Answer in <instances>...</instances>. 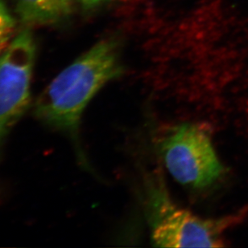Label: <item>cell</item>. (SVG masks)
Returning <instances> with one entry per match:
<instances>
[{"instance_id": "1", "label": "cell", "mask_w": 248, "mask_h": 248, "mask_svg": "<svg viewBox=\"0 0 248 248\" xmlns=\"http://www.w3.org/2000/svg\"><path fill=\"white\" fill-rule=\"evenodd\" d=\"M122 73L120 44L113 38L102 40L54 78L35 101V116L78 145L85 108L103 86Z\"/></svg>"}, {"instance_id": "2", "label": "cell", "mask_w": 248, "mask_h": 248, "mask_svg": "<svg viewBox=\"0 0 248 248\" xmlns=\"http://www.w3.org/2000/svg\"><path fill=\"white\" fill-rule=\"evenodd\" d=\"M143 203L155 246L219 248L223 233L234 218H205L174 202L158 174L145 176Z\"/></svg>"}, {"instance_id": "3", "label": "cell", "mask_w": 248, "mask_h": 248, "mask_svg": "<svg viewBox=\"0 0 248 248\" xmlns=\"http://www.w3.org/2000/svg\"><path fill=\"white\" fill-rule=\"evenodd\" d=\"M155 144L164 166L178 183L191 190H206L214 185L224 168L203 127L180 123L164 127Z\"/></svg>"}, {"instance_id": "4", "label": "cell", "mask_w": 248, "mask_h": 248, "mask_svg": "<svg viewBox=\"0 0 248 248\" xmlns=\"http://www.w3.org/2000/svg\"><path fill=\"white\" fill-rule=\"evenodd\" d=\"M35 45L28 28L20 31L0 56V151L30 102Z\"/></svg>"}, {"instance_id": "5", "label": "cell", "mask_w": 248, "mask_h": 248, "mask_svg": "<svg viewBox=\"0 0 248 248\" xmlns=\"http://www.w3.org/2000/svg\"><path fill=\"white\" fill-rule=\"evenodd\" d=\"M19 17L28 25L54 24L68 16L72 0H16Z\"/></svg>"}, {"instance_id": "6", "label": "cell", "mask_w": 248, "mask_h": 248, "mask_svg": "<svg viewBox=\"0 0 248 248\" xmlns=\"http://www.w3.org/2000/svg\"><path fill=\"white\" fill-rule=\"evenodd\" d=\"M15 21L4 3L0 0V56L14 39Z\"/></svg>"}, {"instance_id": "7", "label": "cell", "mask_w": 248, "mask_h": 248, "mask_svg": "<svg viewBox=\"0 0 248 248\" xmlns=\"http://www.w3.org/2000/svg\"><path fill=\"white\" fill-rule=\"evenodd\" d=\"M82 6L87 8H91L105 2L106 0H77Z\"/></svg>"}]
</instances>
